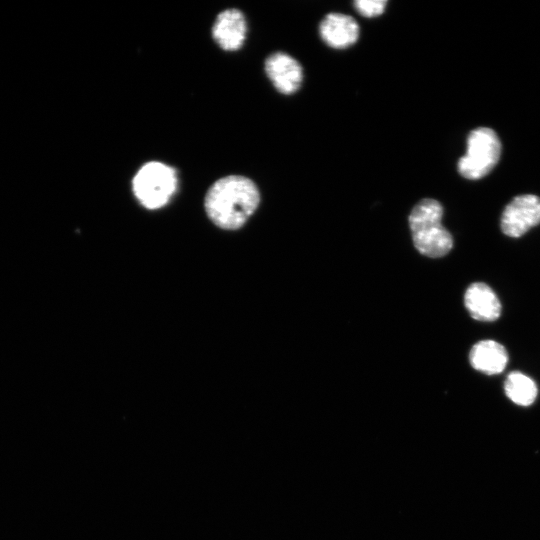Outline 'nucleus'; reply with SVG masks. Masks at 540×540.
<instances>
[{
    "label": "nucleus",
    "instance_id": "9",
    "mask_svg": "<svg viewBox=\"0 0 540 540\" xmlns=\"http://www.w3.org/2000/svg\"><path fill=\"white\" fill-rule=\"evenodd\" d=\"M469 314L479 321H494L501 315V302L496 293L483 282L472 283L464 295Z\"/></svg>",
    "mask_w": 540,
    "mask_h": 540
},
{
    "label": "nucleus",
    "instance_id": "10",
    "mask_svg": "<svg viewBox=\"0 0 540 540\" xmlns=\"http://www.w3.org/2000/svg\"><path fill=\"white\" fill-rule=\"evenodd\" d=\"M469 360L472 367L486 375L501 373L508 362L505 347L494 340H482L471 349Z\"/></svg>",
    "mask_w": 540,
    "mask_h": 540
},
{
    "label": "nucleus",
    "instance_id": "12",
    "mask_svg": "<svg viewBox=\"0 0 540 540\" xmlns=\"http://www.w3.org/2000/svg\"><path fill=\"white\" fill-rule=\"evenodd\" d=\"M386 3V0H356L353 5L363 16L374 17L384 12Z\"/></svg>",
    "mask_w": 540,
    "mask_h": 540
},
{
    "label": "nucleus",
    "instance_id": "8",
    "mask_svg": "<svg viewBox=\"0 0 540 540\" xmlns=\"http://www.w3.org/2000/svg\"><path fill=\"white\" fill-rule=\"evenodd\" d=\"M323 41L333 48H346L359 37V26L354 18L342 13L327 14L319 25Z\"/></svg>",
    "mask_w": 540,
    "mask_h": 540
},
{
    "label": "nucleus",
    "instance_id": "2",
    "mask_svg": "<svg viewBox=\"0 0 540 540\" xmlns=\"http://www.w3.org/2000/svg\"><path fill=\"white\" fill-rule=\"evenodd\" d=\"M442 205L435 199H422L409 215V226L415 248L427 257L438 258L450 252L453 238L442 225Z\"/></svg>",
    "mask_w": 540,
    "mask_h": 540
},
{
    "label": "nucleus",
    "instance_id": "4",
    "mask_svg": "<svg viewBox=\"0 0 540 540\" xmlns=\"http://www.w3.org/2000/svg\"><path fill=\"white\" fill-rule=\"evenodd\" d=\"M501 154V142L494 130L478 127L467 138L466 154L457 163L461 176L478 180L486 176L498 163Z\"/></svg>",
    "mask_w": 540,
    "mask_h": 540
},
{
    "label": "nucleus",
    "instance_id": "11",
    "mask_svg": "<svg viewBox=\"0 0 540 540\" xmlns=\"http://www.w3.org/2000/svg\"><path fill=\"white\" fill-rule=\"evenodd\" d=\"M507 397L520 406L531 405L537 397V385L529 376L519 371L511 372L504 383Z\"/></svg>",
    "mask_w": 540,
    "mask_h": 540
},
{
    "label": "nucleus",
    "instance_id": "1",
    "mask_svg": "<svg viewBox=\"0 0 540 540\" xmlns=\"http://www.w3.org/2000/svg\"><path fill=\"white\" fill-rule=\"evenodd\" d=\"M260 193L256 184L241 175L217 180L207 191L204 207L209 219L224 230L241 228L256 211Z\"/></svg>",
    "mask_w": 540,
    "mask_h": 540
},
{
    "label": "nucleus",
    "instance_id": "5",
    "mask_svg": "<svg viewBox=\"0 0 540 540\" xmlns=\"http://www.w3.org/2000/svg\"><path fill=\"white\" fill-rule=\"evenodd\" d=\"M540 223V197L523 194L513 198L505 207L500 221L502 232L518 238Z\"/></svg>",
    "mask_w": 540,
    "mask_h": 540
},
{
    "label": "nucleus",
    "instance_id": "3",
    "mask_svg": "<svg viewBox=\"0 0 540 540\" xmlns=\"http://www.w3.org/2000/svg\"><path fill=\"white\" fill-rule=\"evenodd\" d=\"M135 197L147 209L165 206L177 189L174 168L157 161L144 164L132 180Z\"/></svg>",
    "mask_w": 540,
    "mask_h": 540
},
{
    "label": "nucleus",
    "instance_id": "6",
    "mask_svg": "<svg viewBox=\"0 0 540 540\" xmlns=\"http://www.w3.org/2000/svg\"><path fill=\"white\" fill-rule=\"evenodd\" d=\"M265 72L275 88L282 94L296 92L303 80L300 63L284 52H275L265 60Z\"/></svg>",
    "mask_w": 540,
    "mask_h": 540
},
{
    "label": "nucleus",
    "instance_id": "7",
    "mask_svg": "<svg viewBox=\"0 0 540 540\" xmlns=\"http://www.w3.org/2000/svg\"><path fill=\"white\" fill-rule=\"evenodd\" d=\"M247 32L243 13L235 8L222 11L212 27L215 42L226 51H235L243 45Z\"/></svg>",
    "mask_w": 540,
    "mask_h": 540
}]
</instances>
